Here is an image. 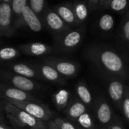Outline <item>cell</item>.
<instances>
[{"label":"cell","instance_id":"ac0fdd59","mask_svg":"<svg viewBox=\"0 0 129 129\" xmlns=\"http://www.w3.org/2000/svg\"><path fill=\"white\" fill-rule=\"evenodd\" d=\"M27 5V0H11V5L12 10V18L14 28L18 29L24 26L22 12L24 7Z\"/></svg>","mask_w":129,"mask_h":129},{"label":"cell","instance_id":"74e56055","mask_svg":"<svg viewBox=\"0 0 129 129\" xmlns=\"http://www.w3.org/2000/svg\"><path fill=\"white\" fill-rule=\"evenodd\" d=\"M99 129H107V128H104V127H101Z\"/></svg>","mask_w":129,"mask_h":129},{"label":"cell","instance_id":"6da1fadb","mask_svg":"<svg viewBox=\"0 0 129 129\" xmlns=\"http://www.w3.org/2000/svg\"><path fill=\"white\" fill-rule=\"evenodd\" d=\"M85 56L101 71L110 78H129V66L125 59L115 50L106 46H91Z\"/></svg>","mask_w":129,"mask_h":129},{"label":"cell","instance_id":"7c38bea8","mask_svg":"<svg viewBox=\"0 0 129 129\" xmlns=\"http://www.w3.org/2000/svg\"><path fill=\"white\" fill-rule=\"evenodd\" d=\"M20 52L30 56H42L51 53L55 50L54 47L42 43H29L18 46Z\"/></svg>","mask_w":129,"mask_h":129},{"label":"cell","instance_id":"4dcf8cb0","mask_svg":"<svg viewBox=\"0 0 129 129\" xmlns=\"http://www.w3.org/2000/svg\"><path fill=\"white\" fill-rule=\"evenodd\" d=\"M99 1L100 0H87V4L90 10H94L99 8Z\"/></svg>","mask_w":129,"mask_h":129},{"label":"cell","instance_id":"e575fe53","mask_svg":"<svg viewBox=\"0 0 129 129\" xmlns=\"http://www.w3.org/2000/svg\"><path fill=\"white\" fill-rule=\"evenodd\" d=\"M0 129H9L8 128H7V127H5V125H3L2 124H1L0 123Z\"/></svg>","mask_w":129,"mask_h":129},{"label":"cell","instance_id":"7a4b0ae2","mask_svg":"<svg viewBox=\"0 0 129 129\" xmlns=\"http://www.w3.org/2000/svg\"><path fill=\"white\" fill-rule=\"evenodd\" d=\"M4 107L8 119L16 126L33 129H47L45 122L32 116L26 112L5 100L4 101Z\"/></svg>","mask_w":129,"mask_h":129},{"label":"cell","instance_id":"f35d334b","mask_svg":"<svg viewBox=\"0 0 129 129\" xmlns=\"http://www.w3.org/2000/svg\"><path fill=\"white\" fill-rule=\"evenodd\" d=\"M2 116H1V115H0V121H1V120H2Z\"/></svg>","mask_w":129,"mask_h":129},{"label":"cell","instance_id":"d4e9b609","mask_svg":"<svg viewBox=\"0 0 129 129\" xmlns=\"http://www.w3.org/2000/svg\"><path fill=\"white\" fill-rule=\"evenodd\" d=\"M28 5L33 10V11L41 19L42 22V17L48 7L45 3V0H29Z\"/></svg>","mask_w":129,"mask_h":129},{"label":"cell","instance_id":"603a6c76","mask_svg":"<svg viewBox=\"0 0 129 129\" xmlns=\"http://www.w3.org/2000/svg\"><path fill=\"white\" fill-rule=\"evenodd\" d=\"M114 17L110 14H104L98 20V27L103 32H109L113 29Z\"/></svg>","mask_w":129,"mask_h":129},{"label":"cell","instance_id":"f1b7e54d","mask_svg":"<svg viewBox=\"0 0 129 129\" xmlns=\"http://www.w3.org/2000/svg\"><path fill=\"white\" fill-rule=\"evenodd\" d=\"M54 122L60 129H77V127L75 126L71 122L62 118H56Z\"/></svg>","mask_w":129,"mask_h":129},{"label":"cell","instance_id":"f546056e","mask_svg":"<svg viewBox=\"0 0 129 129\" xmlns=\"http://www.w3.org/2000/svg\"><path fill=\"white\" fill-rule=\"evenodd\" d=\"M107 129H125L120 119L117 116H114L113 121L110 122V124L107 127Z\"/></svg>","mask_w":129,"mask_h":129},{"label":"cell","instance_id":"d6986e66","mask_svg":"<svg viewBox=\"0 0 129 129\" xmlns=\"http://www.w3.org/2000/svg\"><path fill=\"white\" fill-rule=\"evenodd\" d=\"M73 11L76 16L77 26L82 25L88 17L90 8L88 5L83 1H75L72 3Z\"/></svg>","mask_w":129,"mask_h":129},{"label":"cell","instance_id":"8992f818","mask_svg":"<svg viewBox=\"0 0 129 129\" xmlns=\"http://www.w3.org/2000/svg\"><path fill=\"white\" fill-rule=\"evenodd\" d=\"M43 62L51 65L60 75L66 78H73L77 75L79 66V65L71 60L55 58L45 57Z\"/></svg>","mask_w":129,"mask_h":129},{"label":"cell","instance_id":"d590c367","mask_svg":"<svg viewBox=\"0 0 129 129\" xmlns=\"http://www.w3.org/2000/svg\"><path fill=\"white\" fill-rule=\"evenodd\" d=\"M11 0H0V2H8L11 3Z\"/></svg>","mask_w":129,"mask_h":129},{"label":"cell","instance_id":"ba28073f","mask_svg":"<svg viewBox=\"0 0 129 129\" xmlns=\"http://www.w3.org/2000/svg\"><path fill=\"white\" fill-rule=\"evenodd\" d=\"M0 76L4 81L8 82L12 87L25 92L29 93L37 88V84L33 80L14 73L2 71H0Z\"/></svg>","mask_w":129,"mask_h":129},{"label":"cell","instance_id":"836d02e7","mask_svg":"<svg viewBox=\"0 0 129 129\" xmlns=\"http://www.w3.org/2000/svg\"><path fill=\"white\" fill-rule=\"evenodd\" d=\"M17 129H33L30 128H27V127H20V126H16Z\"/></svg>","mask_w":129,"mask_h":129},{"label":"cell","instance_id":"3957f363","mask_svg":"<svg viewBox=\"0 0 129 129\" xmlns=\"http://www.w3.org/2000/svg\"><path fill=\"white\" fill-rule=\"evenodd\" d=\"M85 33V27L82 26L76 29L70 30L61 35L56 36L55 50L63 52H70L76 50L81 44Z\"/></svg>","mask_w":129,"mask_h":129},{"label":"cell","instance_id":"83f0119b","mask_svg":"<svg viewBox=\"0 0 129 129\" xmlns=\"http://www.w3.org/2000/svg\"><path fill=\"white\" fill-rule=\"evenodd\" d=\"M121 37L122 40L129 45V11H128L122 21L121 27Z\"/></svg>","mask_w":129,"mask_h":129},{"label":"cell","instance_id":"52a82bcc","mask_svg":"<svg viewBox=\"0 0 129 129\" xmlns=\"http://www.w3.org/2000/svg\"><path fill=\"white\" fill-rule=\"evenodd\" d=\"M42 22L51 32L55 33L56 36L61 35L71 30V27L50 7L46 8L42 17Z\"/></svg>","mask_w":129,"mask_h":129},{"label":"cell","instance_id":"4316f807","mask_svg":"<svg viewBox=\"0 0 129 129\" xmlns=\"http://www.w3.org/2000/svg\"><path fill=\"white\" fill-rule=\"evenodd\" d=\"M119 109L126 121L129 122V86L127 85L125 96L120 103Z\"/></svg>","mask_w":129,"mask_h":129},{"label":"cell","instance_id":"8fae6325","mask_svg":"<svg viewBox=\"0 0 129 129\" xmlns=\"http://www.w3.org/2000/svg\"><path fill=\"white\" fill-rule=\"evenodd\" d=\"M0 27L4 32L5 36H11L15 31L13 26L11 3L0 2Z\"/></svg>","mask_w":129,"mask_h":129},{"label":"cell","instance_id":"277c9868","mask_svg":"<svg viewBox=\"0 0 129 129\" xmlns=\"http://www.w3.org/2000/svg\"><path fill=\"white\" fill-rule=\"evenodd\" d=\"M5 101L14 105L32 116L45 122L49 121L52 117L51 110L42 103L32 101H14L10 100Z\"/></svg>","mask_w":129,"mask_h":129},{"label":"cell","instance_id":"e0dca14e","mask_svg":"<svg viewBox=\"0 0 129 129\" xmlns=\"http://www.w3.org/2000/svg\"><path fill=\"white\" fill-rule=\"evenodd\" d=\"M76 94L79 100L85 104L88 108L93 109L94 104V97L90 89L84 81H80L76 84Z\"/></svg>","mask_w":129,"mask_h":129},{"label":"cell","instance_id":"4fadbf2b","mask_svg":"<svg viewBox=\"0 0 129 129\" xmlns=\"http://www.w3.org/2000/svg\"><path fill=\"white\" fill-rule=\"evenodd\" d=\"M36 68L39 75V77L45 79L46 81L58 84H63L66 81L64 77L60 75L51 65L44 62L37 65Z\"/></svg>","mask_w":129,"mask_h":129},{"label":"cell","instance_id":"d6a6232c","mask_svg":"<svg viewBox=\"0 0 129 129\" xmlns=\"http://www.w3.org/2000/svg\"><path fill=\"white\" fill-rule=\"evenodd\" d=\"M109 0H100L99 1V7L101 6H104L106 5V3L108 2Z\"/></svg>","mask_w":129,"mask_h":129},{"label":"cell","instance_id":"9c48e42d","mask_svg":"<svg viewBox=\"0 0 129 129\" xmlns=\"http://www.w3.org/2000/svg\"><path fill=\"white\" fill-rule=\"evenodd\" d=\"M0 97L5 100L14 101H32L39 103V100L28 92L23 91L12 86L0 83Z\"/></svg>","mask_w":129,"mask_h":129},{"label":"cell","instance_id":"cb8c5ba5","mask_svg":"<svg viewBox=\"0 0 129 129\" xmlns=\"http://www.w3.org/2000/svg\"><path fill=\"white\" fill-rule=\"evenodd\" d=\"M20 55L18 49L14 47H2L0 48V62H6L12 60Z\"/></svg>","mask_w":129,"mask_h":129},{"label":"cell","instance_id":"30bf717a","mask_svg":"<svg viewBox=\"0 0 129 129\" xmlns=\"http://www.w3.org/2000/svg\"><path fill=\"white\" fill-rule=\"evenodd\" d=\"M127 85L124 81L116 78L108 77L107 81V93L112 102L118 107L125 96Z\"/></svg>","mask_w":129,"mask_h":129},{"label":"cell","instance_id":"8d00e7d4","mask_svg":"<svg viewBox=\"0 0 129 129\" xmlns=\"http://www.w3.org/2000/svg\"><path fill=\"white\" fill-rule=\"evenodd\" d=\"M0 36H5L4 35V32H3L2 29L1 28V27H0Z\"/></svg>","mask_w":129,"mask_h":129},{"label":"cell","instance_id":"5bb4252c","mask_svg":"<svg viewBox=\"0 0 129 129\" xmlns=\"http://www.w3.org/2000/svg\"><path fill=\"white\" fill-rule=\"evenodd\" d=\"M61 19L70 27L77 26L76 16L73 11L72 3L60 4L52 8Z\"/></svg>","mask_w":129,"mask_h":129},{"label":"cell","instance_id":"484cf974","mask_svg":"<svg viewBox=\"0 0 129 129\" xmlns=\"http://www.w3.org/2000/svg\"><path fill=\"white\" fill-rule=\"evenodd\" d=\"M129 5V0H109L105 8L116 12H122L126 10Z\"/></svg>","mask_w":129,"mask_h":129},{"label":"cell","instance_id":"9a60e30c","mask_svg":"<svg viewBox=\"0 0 129 129\" xmlns=\"http://www.w3.org/2000/svg\"><path fill=\"white\" fill-rule=\"evenodd\" d=\"M22 17L24 26H27L32 31L38 33L42 30V22L41 19L33 11L28 4L24 7L23 10Z\"/></svg>","mask_w":129,"mask_h":129},{"label":"cell","instance_id":"2e32d148","mask_svg":"<svg viewBox=\"0 0 129 129\" xmlns=\"http://www.w3.org/2000/svg\"><path fill=\"white\" fill-rule=\"evenodd\" d=\"M88 111V108L78 99L70 101L68 106L65 108V114L70 121L76 122V119L83 113Z\"/></svg>","mask_w":129,"mask_h":129},{"label":"cell","instance_id":"44dd1931","mask_svg":"<svg viewBox=\"0 0 129 129\" xmlns=\"http://www.w3.org/2000/svg\"><path fill=\"white\" fill-rule=\"evenodd\" d=\"M79 128L82 129H99L98 122L91 115V113L88 111L85 112L82 115H81L75 122Z\"/></svg>","mask_w":129,"mask_h":129},{"label":"cell","instance_id":"ab89813d","mask_svg":"<svg viewBox=\"0 0 129 129\" xmlns=\"http://www.w3.org/2000/svg\"><path fill=\"white\" fill-rule=\"evenodd\" d=\"M77 129H82V128H79V127H77Z\"/></svg>","mask_w":129,"mask_h":129},{"label":"cell","instance_id":"1f68e13d","mask_svg":"<svg viewBox=\"0 0 129 129\" xmlns=\"http://www.w3.org/2000/svg\"><path fill=\"white\" fill-rule=\"evenodd\" d=\"M47 128L48 129H60L54 122V120H49L46 123Z\"/></svg>","mask_w":129,"mask_h":129},{"label":"cell","instance_id":"7402d4cb","mask_svg":"<svg viewBox=\"0 0 129 129\" xmlns=\"http://www.w3.org/2000/svg\"><path fill=\"white\" fill-rule=\"evenodd\" d=\"M70 100V94L67 90L60 89L53 95V102L58 110L65 109Z\"/></svg>","mask_w":129,"mask_h":129},{"label":"cell","instance_id":"ffe728a7","mask_svg":"<svg viewBox=\"0 0 129 129\" xmlns=\"http://www.w3.org/2000/svg\"><path fill=\"white\" fill-rule=\"evenodd\" d=\"M9 68L11 71H12L13 73L30 79L34 78H40L36 68L31 67L26 64H23V63L11 64L9 65Z\"/></svg>","mask_w":129,"mask_h":129},{"label":"cell","instance_id":"5b68a950","mask_svg":"<svg viewBox=\"0 0 129 129\" xmlns=\"http://www.w3.org/2000/svg\"><path fill=\"white\" fill-rule=\"evenodd\" d=\"M93 109L94 116L101 127L107 128L115 116L111 105L104 97H99L94 100Z\"/></svg>","mask_w":129,"mask_h":129}]
</instances>
